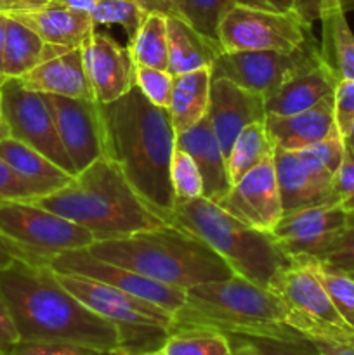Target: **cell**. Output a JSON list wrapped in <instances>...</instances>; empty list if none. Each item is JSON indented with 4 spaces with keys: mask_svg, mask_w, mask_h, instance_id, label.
<instances>
[{
    "mask_svg": "<svg viewBox=\"0 0 354 355\" xmlns=\"http://www.w3.org/2000/svg\"><path fill=\"white\" fill-rule=\"evenodd\" d=\"M0 297L19 340L124 350V333L73 297L47 263L14 260L0 269Z\"/></svg>",
    "mask_w": 354,
    "mask_h": 355,
    "instance_id": "cell-1",
    "label": "cell"
},
{
    "mask_svg": "<svg viewBox=\"0 0 354 355\" xmlns=\"http://www.w3.org/2000/svg\"><path fill=\"white\" fill-rule=\"evenodd\" d=\"M99 113L104 156L165 222L176 205L170 182L176 132L169 111L149 103L137 87H132L120 99L99 104Z\"/></svg>",
    "mask_w": 354,
    "mask_h": 355,
    "instance_id": "cell-2",
    "label": "cell"
},
{
    "mask_svg": "<svg viewBox=\"0 0 354 355\" xmlns=\"http://www.w3.org/2000/svg\"><path fill=\"white\" fill-rule=\"evenodd\" d=\"M28 201L87 229L96 241L127 238L165 225L106 156L59 189Z\"/></svg>",
    "mask_w": 354,
    "mask_h": 355,
    "instance_id": "cell-3",
    "label": "cell"
},
{
    "mask_svg": "<svg viewBox=\"0 0 354 355\" xmlns=\"http://www.w3.org/2000/svg\"><path fill=\"white\" fill-rule=\"evenodd\" d=\"M87 250L97 259L184 290L235 274L207 243L170 224L127 238L94 241Z\"/></svg>",
    "mask_w": 354,
    "mask_h": 355,
    "instance_id": "cell-4",
    "label": "cell"
},
{
    "mask_svg": "<svg viewBox=\"0 0 354 355\" xmlns=\"http://www.w3.org/2000/svg\"><path fill=\"white\" fill-rule=\"evenodd\" d=\"M287 318V307L274 291L233 274L187 288L186 304L174 315V328L196 326L245 338L304 336L288 326Z\"/></svg>",
    "mask_w": 354,
    "mask_h": 355,
    "instance_id": "cell-5",
    "label": "cell"
},
{
    "mask_svg": "<svg viewBox=\"0 0 354 355\" xmlns=\"http://www.w3.org/2000/svg\"><path fill=\"white\" fill-rule=\"evenodd\" d=\"M165 222L200 238L236 276L264 288H269L274 277L294 260L276 245L271 234L243 224L203 196L176 200Z\"/></svg>",
    "mask_w": 354,
    "mask_h": 355,
    "instance_id": "cell-6",
    "label": "cell"
},
{
    "mask_svg": "<svg viewBox=\"0 0 354 355\" xmlns=\"http://www.w3.org/2000/svg\"><path fill=\"white\" fill-rule=\"evenodd\" d=\"M287 307L290 328L309 340H354V328L342 318L316 274V259L292 260L269 284Z\"/></svg>",
    "mask_w": 354,
    "mask_h": 355,
    "instance_id": "cell-7",
    "label": "cell"
},
{
    "mask_svg": "<svg viewBox=\"0 0 354 355\" xmlns=\"http://www.w3.org/2000/svg\"><path fill=\"white\" fill-rule=\"evenodd\" d=\"M56 277L85 307L121 329L124 350H142L139 343L149 340L163 343L174 328V315L151 302L90 277L61 272Z\"/></svg>",
    "mask_w": 354,
    "mask_h": 355,
    "instance_id": "cell-8",
    "label": "cell"
},
{
    "mask_svg": "<svg viewBox=\"0 0 354 355\" xmlns=\"http://www.w3.org/2000/svg\"><path fill=\"white\" fill-rule=\"evenodd\" d=\"M0 234L42 263L59 253L89 248L96 241L75 222L21 200L0 201Z\"/></svg>",
    "mask_w": 354,
    "mask_h": 355,
    "instance_id": "cell-9",
    "label": "cell"
},
{
    "mask_svg": "<svg viewBox=\"0 0 354 355\" xmlns=\"http://www.w3.org/2000/svg\"><path fill=\"white\" fill-rule=\"evenodd\" d=\"M314 42L312 23L297 12L235 6L219 24V44L224 52H292Z\"/></svg>",
    "mask_w": 354,
    "mask_h": 355,
    "instance_id": "cell-10",
    "label": "cell"
},
{
    "mask_svg": "<svg viewBox=\"0 0 354 355\" xmlns=\"http://www.w3.org/2000/svg\"><path fill=\"white\" fill-rule=\"evenodd\" d=\"M0 96L10 137L31 146L75 177L76 170L61 144L47 96L24 89L19 78H7L0 85Z\"/></svg>",
    "mask_w": 354,
    "mask_h": 355,
    "instance_id": "cell-11",
    "label": "cell"
},
{
    "mask_svg": "<svg viewBox=\"0 0 354 355\" xmlns=\"http://www.w3.org/2000/svg\"><path fill=\"white\" fill-rule=\"evenodd\" d=\"M319 45L311 44L292 52L236 51L222 52L212 64V78H228L267 97L283 82L321 59Z\"/></svg>",
    "mask_w": 354,
    "mask_h": 355,
    "instance_id": "cell-12",
    "label": "cell"
},
{
    "mask_svg": "<svg viewBox=\"0 0 354 355\" xmlns=\"http://www.w3.org/2000/svg\"><path fill=\"white\" fill-rule=\"evenodd\" d=\"M47 266L56 272L76 274V276L90 277V279L106 283L110 286L125 291V293L151 302L172 315H176V312L180 311L183 305L186 304V290L184 288L158 283V281L149 279V277L134 272L130 269L97 259L87 248L59 253L54 259L49 260Z\"/></svg>",
    "mask_w": 354,
    "mask_h": 355,
    "instance_id": "cell-13",
    "label": "cell"
},
{
    "mask_svg": "<svg viewBox=\"0 0 354 355\" xmlns=\"http://www.w3.org/2000/svg\"><path fill=\"white\" fill-rule=\"evenodd\" d=\"M349 222L351 215L340 205H319L285 214L269 234L292 259L319 260Z\"/></svg>",
    "mask_w": 354,
    "mask_h": 355,
    "instance_id": "cell-14",
    "label": "cell"
},
{
    "mask_svg": "<svg viewBox=\"0 0 354 355\" xmlns=\"http://www.w3.org/2000/svg\"><path fill=\"white\" fill-rule=\"evenodd\" d=\"M45 96L54 111L62 148L76 173L82 172L90 163L104 156L99 103L96 99H71L52 94Z\"/></svg>",
    "mask_w": 354,
    "mask_h": 355,
    "instance_id": "cell-15",
    "label": "cell"
},
{
    "mask_svg": "<svg viewBox=\"0 0 354 355\" xmlns=\"http://www.w3.org/2000/svg\"><path fill=\"white\" fill-rule=\"evenodd\" d=\"M273 159L250 170L217 203L239 222L267 234L283 217Z\"/></svg>",
    "mask_w": 354,
    "mask_h": 355,
    "instance_id": "cell-16",
    "label": "cell"
},
{
    "mask_svg": "<svg viewBox=\"0 0 354 355\" xmlns=\"http://www.w3.org/2000/svg\"><path fill=\"white\" fill-rule=\"evenodd\" d=\"M83 64L99 104L113 103L135 87V61L128 47L103 31H94L82 45Z\"/></svg>",
    "mask_w": 354,
    "mask_h": 355,
    "instance_id": "cell-17",
    "label": "cell"
},
{
    "mask_svg": "<svg viewBox=\"0 0 354 355\" xmlns=\"http://www.w3.org/2000/svg\"><path fill=\"white\" fill-rule=\"evenodd\" d=\"M207 118L228 159L243 128L266 120L264 97L228 78H212Z\"/></svg>",
    "mask_w": 354,
    "mask_h": 355,
    "instance_id": "cell-18",
    "label": "cell"
},
{
    "mask_svg": "<svg viewBox=\"0 0 354 355\" xmlns=\"http://www.w3.org/2000/svg\"><path fill=\"white\" fill-rule=\"evenodd\" d=\"M28 90L71 99H96L83 64L82 47L47 44L44 59L19 78Z\"/></svg>",
    "mask_w": 354,
    "mask_h": 355,
    "instance_id": "cell-19",
    "label": "cell"
},
{
    "mask_svg": "<svg viewBox=\"0 0 354 355\" xmlns=\"http://www.w3.org/2000/svg\"><path fill=\"white\" fill-rule=\"evenodd\" d=\"M266 130L274 148L301 151L319 141L340 134L335 123L333 96L295 114H266Z\"/></svg>",
    "mask_w": 354,
    "mask_h": 355,
    "instance_id": "cell-20",
    "label": "cell"
},
{
    "mask_svg": "<svg viewBox=\"0 0 354 355\" xmlns=\"http://www.w3.org/2000/svg\"><path fill=\"white\" fill-rule=\"evenodd\" d=\"M176 146L184 149L196 162L201 182H203L201 196L205 200L219 203L231 191L233 184L229 179L228 159L222 153L219 139L208 118L205 116L189 130L176 135Z\"/></svg>",
    "mask_w": 354,
    "mask_h": 355,
    "instance_id": "cell-21",
    "label": "cell"
},
{
    "mask_svg": "<svg viewBox=\"0 0 354 355\" xmlns=\"http://www.w3.org/2000/svg\"><path fill=\"white\" fill-rule=\"evenodd\" d=\"M339 76L319 59L309 68L295 73L294 76L281 83L273 94L264 97L266 114H295L316 106L326 97L335 94Z\"/></svg>",
    "mask_w": 354,
    "mask_h": 355,
    "instance_id": "cell-22",
    "label": "cell"
},
{
    "mask_svg": "<svg viewBox=\"0 0 354 355\" xmlns=\"http://www.w3.org/2000/svg\"><path fill=\"white\" fill-rule=\"evenodd\" d=\"M278 189H280L283 215L319 205H335L333 189L326 187L309 172L298 151L276 148L274 151Z\"/></svg>",
    "mask_w": 354,
    "mask_h": 355,
    "instance_id": "cell-23",
    "label": "cell"
},
{
    "mask_svg": "<svg viewBox=\"0 0 354 355\" xmlns=\"http://www.w3.org/2000/svg\"><path fill=\"white\" fill-rule=\"evenodd\" d=\"M10 17L26 24L47 44L66 47H82L83 42L96 31L90 14L78 12L58 3H51L37 12L14 14Z\"/></svg>",
    "mask_w": 354,
    "mask_h": 355,
    "instance_id": "cell-24",
    "label": "cell"
},
{
    "mask_svg": "<svg viewBox=\"0 0 354 355\" xmlns=\"http://www.w3.org/2000/svg\"><path fill=\"white\" fill-rule=\"evenodd\" d=\"M169 31V71L176 75L210 69L215 59L222 54V47L198 33L191 24L179 16H167Z\"/></svg>",
    "mask_w": 354,
    "mask_h": 355,
    "instance_id": "cell-25",
    "label": "cell"
},
{
    "mask_svg": "<svg viewBox=\"0 0 354 355\" xmlns=\"http://www.w3.org/2000/svg\"><path fill=\"white\" fill-rule=\"evenodd\" d=\"M210 82L212 73L207 68L174 76L172 96L167 111L176 135L189 130L207 116Z\"/></svg>",
    "mask_w": 354,
    "mask_h": 355,
    "instance_id": "cell-26",
    "label": "cell"
},
{
    "mask_svg": "<svg viewBox=\"0 0 354 355\" xmlns=\"http://www.w3.org/2000/svg\"><path fill=\"white\" fill-rule=\"evenodd\" d=\"M319 21L323 28L321 55L339 80H354V33L344 10L335 6H321Z\"/></svg>",
    "mask_w": 354,
    "mask_h": 355,
    "instance_id": "cell-27",
    "label": "cell"
},
{
    "mask_svg": "<svg viewBox=\"0 0 354 355\" xmlns=\"http://www.w3.org/2000/svg\"><path fill=\"white\" fill-rule=\"evenodd\" d=\"M0 159L7 166H10L17 175L51 186L54 189H59L73 179V175L51 162L40 151L10 135L0 141Z\"/></svg>",
    "mask_w": 354,
    "mask_h": 355,
    "instance_id": "cell-28",
    "label": "cell"
},
{
    "mask_svg": "<svg viewBox=\"0 0 354 355\" xmlns=\"http://www.w3.org/2000/svg\"><path fill=\"white\" fill-rule=\"evenodd\" d=\"M45 42L26 24L7 16L2 49V69L7 78H21L44 59Z\"/></svg>",
    "mask_w": 354,
    "mask_h": 355,
    "instance_id": "cell-29",
    "label": "cell"
},
{
    "mask_svg": "<svg viewBox=\"0 0 354 355\" xmlns=\"http://www.w3.org/2000/svg\"><path fill=\"white\" fill-rule=\"evenodd\" d=\"M274 151L276 148L267 134L264 121H255L243 128L242 134L236 137L228 158L229 179L233 186L239 182L250 170L273 159Z\"/></svg>",
    "mask_w": 354,
    "mask_h": 355,
    "instance_id": "cell-30",
    "label": "cell"
},
{
    "mask_svg": "<svg viewBox=\"0 0 354 355\" xmlns=\"http://www.w3.org/2000/svg\"><path fill=\"white\" fill-rule=\"evenodd\" d=\"M135 64L169 71V31L167 16L148 12L134 40L127 45Z\"/></svg>",
    "mask_w": 354,
    "mask_h": 355,
    "instance_id": "cell-31",
    "label": "cell"
},
{
    "mask_svg": "<svg viewBox=\"0 0 354 355\" xmlns=\"http://www.w3.org/2000/svg\"><path fill=\"white\" fill-rule=\"evenodd\" d=\"M162 350L165 355H229L233 343L228 335L215 329L183 326L170 329Z\"/></svg>",
    "mask_w": 354,
    "mask_h": 355,
    "instance_id": "cell-32",
    "label": "cell"
},
{
    "mask_svg": "<svg viewBox=\"0 0 354 355\" xmlns=\"http://www.w3.org/2000/svg\"><path fill=\"white\" fill-rule=\"evenodd\" d=\"M235 6L264 9L259 0H180L177 16L191 24L198 33L219 44V24Z\"/></svg>",
    "mask_w": 354,
    "mask_h": 355,
    "instance_id": "cell-33",
    "label": "cell"
},
{
    "mask_svg": "<svg viewBox=\"0 0 354 355\" xmlns=\"http://www.w3.org/2000/svg\"><path fill=\"white\" fill-rule=\"evenodd\" d=\"M146 10L135 0H101L90 12L94 26H113L118 24L127 33L128 42L134 40L146 19Z\"/></svg>",
    "mask_w": 354,
    "mask_h": 355,
    "instance_id": "cell-34",
    "label": "cell"
},
{
    "mask_svg": "<svg viewBox=\"0 0 354 355\" xmlns=\"http://www.w3.org/2000/svg\"><path fill=\"white\" fill-rule=\"evenodd\" d=\"M170 182L176 200H193L203 194V182L196 162L177 146L170 162Z\"/></svg>",
    "mask_w": 354,
    "mask_h": 355,
    "instance_id": "cell-35",
    "label": "cell"
},
{
    "mask_svg": "<svg viewBox=\"0 0 354 355\" xmlns=\"http://www.w3.org/2000/svg\"><path fill=\"white\" fill-rule=\"evenodd\" d=\"M316 274L332 298L337 311L353 326L354 321V279L346 272L328 269L316 259Z\"/></svg>",
    "mask_w": 354,
    "mask_h": 355,
    "instance_id": "cell-36",
    "label": "cell"
},
{
    "mask_svg": "<svg viewBox=\"0 0 354 355\" xmlns=\"http://www.w3.org/2000/svg\"><path fill=\"white\" fill-rule=\"evenodd\" d=\"M135 87L144 94L149 103L167 110L172 96L174 75L167 69L135 66Z\"/></svg>",
    "mask_w": 354,
    "mask_h": 355,
    "instance_id": "cell-37",
    "label": "cell"
},
{
    "mask_svg": "<svg viewBox=\"0 0 354 355\" xmlns=\"http://www.w3.org/2000/svg\"><path fill=\"white\" fill-rule=\"evenodd\" d=\"M56 191L54 187L45 186V184L33 182L24 177L17 175L10 166L0 159V201L9 200H35V198L45 196V194Z\"/></svg>",
    "mask_w": 354,
    "mask_h": 355,
    "instance_id": "cell-38",
    "label": "cell"
},
{
    "mask_svg": "<svg viewBox=\"0 0 354 355\" xmlns=\"http://www.w3.org/2000/svg\"><path fill=\"white\" fill-rule=\"evenodd\" d=\"M121 350H99L92 347L73 345V343L56 342H19L12 347L7 355H120Z\"/></svg>",
    "mask_w": 354,
    "mask_h": 355,
    "instance_id": "cell-39",
    "label": "cell"
},
{
    "mask_svg": "<svg viewBox=\"0 0 354 355\" xmlns=\"http://www.w3.org/2000/svg\"><path fill=\"white\" fill-rule=\"evenodd\" d=\"M319 262L328 269L340 270L346 274L354 272V217H351L349 225L326 250Z\"/></svg>",
    "mask_w": 354,
    "mask_h": 355,
    "instance_id": "cell-40",
    "label": "cell"
},
{
    "mask_svg": "<svg viewBox=\"0 0 354 355\" xmlns=\"http://www.w3.org/2000/svg\"><path fill=\"white\" fill-rule=\"evenodd\" d=\"M333 201L354 217V148L347 144L340 168L333 177Z\"/></svg>",
    "mask_w": 354,
    "mask_h": 355,
    "instance_id": "cell-41",
    "label": "cell"
},
{
    "mask_svg": "<svg viewBox=\"0 0 354 355\" xmlns=\"http://www.w3.org/2000/svg\"><path fill=\"white\" fill-rule=\"evenodd\" d=\"M259 355H321L314 343L305 336L294 340L248 338Z\"/></svg>",
    "mask_w": 354,
    "mask_h": 355,
    "instance_id": "cell-42",
    "label": "cell"
},
{
    "mask_svg": "<svg viewBox=\"0 0 354 355\" xmlns=\"http://www.w3.org/2000/svg\"><path fill=\"white\" fill-rule=\"evenodd\" d=\"M333 111L337 128L344 137L354 125V80H339L333 94Z\"/></svg>",
    "mask_w": 354,
    "mask_h": 355,
    "instance_id": "cell-43",
    "label": "cell"
},
{
    "mask_svg": "<svg viewBox=\"0 0 354 355\" xmlns=\"http://www.w3.org/2000/svg\"><path fill=\"white\" fill-rule=\"evenodd\" d=\"M323 0H259L264 9L278 12H297L309 23L319 19Z\"/></svg>",
    "mask_w": 354,
    "mask_h": 355,
    "instance_id": "cell-44",
    "label": "cell"
},
{
    "mask_svg": "<svg viewBox=\"0 0 354 355\" xmlns=\"http://www.w3.org/2000/svg\"><path fill=\"white\" fill-rule=\"evenodd\" d=\"M17 342H19V335L14 328V322L10 319L2 297H0V349L9 354Z\"/></svg>",
    "mask_w": 354,
    "mask_h": 355,
    "instance_id": "cell-45",
    "label": "cell"
},
{
    "mask_svg": "<svg viewBox=\"0 0 354 355\" xmlns=\"http://www.w3.org/2000/svg\"><path fill=\"white\" fill-rule=\"evenodd\" d=\"M52 2L54 0H0V12L7 14V16L37 12V10L51 6Z\"/></svg>",
    "mask_w": 354,
    "mask_h": 355,
    "instance_id": "cell-46",
    "label": "cell"
},
{
    "mask_svg": "<svg viewBox=\"0 0 354 355\" xmlns=\"http://www.w3.org/2000/svg\"><path fill=\"white\" fill-rule=\"evenodd\" d=\"M14 260H26V262L42 263V262H37V260L31 259V257L26 255L23 250H19L16 245H12L9 239L3 238V236L0 234V269L10 266Z\"/></svg>",
    "mask_w": 354,
    "mask_h": 355,
    "instance_id": "cell-47",
    "label": "cell"
},
{
    "mask_svg": "<svg viewBox=\"0 0 354 355\" xmlns=\"http://www.w3.org/2000/svg\"><path fill=\"white\" fill-rule=\"evenodd\" d=\"M321 355H354V340L337 342V340H311Z\"/></svg>",
    "mask_w": 354,
    "mask_h": 355,
    "instance_id": "cell-48",
    "label": "cell"
},
{
    "mask_svg": "<svg viewBox=\"0 0 354 355\" xmlns=\"http://www.w3.org/2000/svg\"><path fill=\"white\" fill-rule=\"evenodd\" d=\"M146 12H158L163 16H177L180 0H135Z\"/></svg>",
    "mask_w": 354,
    "mask_h": 355,
    "instance_id": "cell-49",
    "label": "cell"
},
{
    "mask_svg": "<svg viewBox=\"0 0 354 355\" xmlns=\"http://www.w3.org/2000/svg\"><path fill=\"white\" fill-rule=\"evenodd\" d=\"M233 343V350L229 355H259L255 345L245 336H229Z\"/></svg>",
    "mask_w": 354,
    "mask_h": 355,
    "instance_id": "cell-50",
    "label": "cell"
},
{
    "mask_svg": "<svg viewBox=\"0 0 354 355\" xmlns=\"http://www.w3.org/2000/svg\"><path fill=\"white\" fill-rule=\"evenodd\" d=\"M101 0H54L52 3H58V6L68 7V9L78 10V12H87L90 14L94 10V7L99 3Z\"/></svg>",
    "mask_w": 354,
    "mask_h": 355,
    "instance_id": "cell-51",
    "label": "cell"
},
{
    "mask_svg": "<svg viewBox=\"0 0 354 355\" xmlns=\"http://www.w3.org/2000/svg\"><path fill=\"white\" fill-rule=\"evenodd\" d=\"M325 3L339 7V9L344 10L346 14L351 12V10H354V0H323L321 6H325Z\"/></svg>",
    "mask_w": 354,
    "mask_h": 355,
    "instance_id": "cell-52",
    "label": "cell"
},
{
    "mask_svg": "<svg viewBox=\"0 0 354 355\" xmlns=\"http://www.w3.org/2000/svg\"><path fill=\"white\" fill-rule=\"evenodd\" d=\"M6 26H7V14L0 12V64H2V49L3 38H6ZM2 71V69H0Z\"/></svg>",
    "mask_w": 354,
    "mask_h": 355,
    "instance_id": "cell-53",
    "label": "cell"
},
{
    "mask_svg": "<svg viewBox=\"0 0 354 355\" xmlns=\"http://www.w3.org/2000/svg\"><path fill=\"white\" fill-rule=\"evenodd\" d=\"M120 355H165L162 349H148V350H121Z\"/></svg>",
    "mask_w": 354,
    "mask_h": 355,
    "instance_id": "cell-54",
    "label": "cell"
},
{
    "mask_svg": "<svg viewBox=\"0 0 354 355\" xmlns=\"http://www.w3.org/2000/svg\"><path fill=\"white\" fill-rule=\"evenodd\" d=\"M9 137V128H7V121L6 116H3V110H2V96H0V141L2 139Z\"/></svg>",
    "mask_w": 354,
    "mask_h": 355,
    "instance_id": "cell-55",
    "label": "cell"
},
{
    "mask_svg": "<svg viewBox=\"0 0 354 355\" xmlns=\"http://www.w3.org/2000/svg\"><path fill=\"white\" fill-rule=\"evenodd\" d=\"M344 142H346L347 146H351V148H354V125L346 132V135H344Z\"/></svg>",
    "mask_w": 354,
    "mask_h": 355,
    "instance_id": "cell-56",
    "label": "cell"
},
{
    "mask_svg": "<svg viewBox=\"0 0 354 355\" xmlns=\"http://www.w3.org/2000/svg\"><path fill=\"white\" fill-rule=\"evenodd\" d=\"M6 80H7V76H6V75H3V73H2V71H0V85H2V83H3V82H6Z\"/></svg>",
    "mask_w": 354,
    "mask_h": 355,
    "instance_id": "cell-57",
    "label": "cell"
},
{
    "mask_svg": "<svg viewBox=\"0 0 354 355\" xmlns=\"http://www.w3.org/2000/svg\"><path fill=\"white\" fill-rule=\"evenodd\" d=\"M0 355H7V354H6V352H3V350H2V349H0Z\"/></svg>",
    "mask_w": 354,
    "mask_h": 355,
    "instance_id": "cell-58",
    "label": "cell"
},
{
    "mask_svg": "<svg viewBox=\"0 0 354 355\" xmlns=\"http://www.w3.org/2000/svg\"><path fill=\"white\" fill-rule=\"evenodd\" d=\"M349 276H351V277H353V279H354V272H351V274H349Z\"/></svg>",
    "mask_w": 354,
    "mask_h": 355,
    "instance_id": "cell-59",
    "label": "cell"
},
{
    "mask_svg": "<svg viewBox=\"0 0 354 355\" xmlns=\"http://www.w3.org/2000/svg\"><path fill=\"white\" fill-rule=\"evenodd\" d=\"M353 328H354V321H353Z\"/></svg>",
    "mask_w": 354,
    "mask_h": 355,
    "instance_id": "cell-60",
    "label": "cell"
}]
</instances>
